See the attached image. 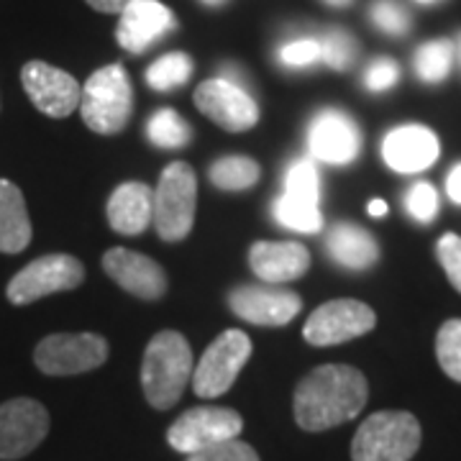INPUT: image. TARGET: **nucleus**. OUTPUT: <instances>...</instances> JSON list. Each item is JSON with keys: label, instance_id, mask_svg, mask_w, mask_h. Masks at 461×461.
<instances>
[{"label": "nucleus", "instance_id": "1", "mask_svg": "<svg viewBox=\"0 0 461 461\" xmlns=\"http://www.w3.org/2000/svg\"><path fill=\"white\" fill-rule=\"evenodd\" d=\"M369 382L357 366L323 364L297 382L293 397L295 423L308 433L336 429L364 411Z\"/></svg>", "mask_w": 461, "mask_h": 461}, {"label": "nucleus", "instance_id": "2", "mask_svg": "<svg viewBox=\"0 0 461 461\" xmlns=\"http://www.w3.org/2000/svg\"><path fill=\"white\" fill-rule=\"evenodd\" d=\"M193 348L177 330H159L144 351L141 387L154 411H169L193 382Z\"/></svg>", "mask_w": 461, "mask_h": 461}, {"label": "nucleus", "instance_id": "3", "mask_svg": "<svg viewBox=\"0 0 461 461\" xmlns=\"http://www.w3.org/2000/svg\"><path fill=\"white\" fill-rule=\"evenodd\" d=\"M80 113L85 126L100 136L121 133L133 113V87L123 65L95 69L83 85Z\"/></svg>", "mask_w": 461, "mask_h": 461}, {"label": "nucleus", "instance_id": "4", "mask_svg": "<svg viewBox=\"0 0 461 461\" xmlns=\"http://www.w3.org/2000/svg\"><path fill=\"white\" fill-rule=\"evenodd\" d=\"M423 441L418 418L408 411H379L354 433L351 461H411Z\"/></svg>", "mask_w": 461, "mask_h": 461}, {"label": "nucleus", "instance_id": "5", "mask_svg": "<svg viewBox=\"0 0 461 461\" xmlns=\"http://www.w3.org/2000/svg\"><path fill=\"white\" fill-rule=\"evenodd\" d=\"M198 211V177L187 162H172L162 169L154 193V226L167 244H180L190 236Z\"/></svg>", "mask_w": 461, "mask_h": 461}, {"label": "nucleus", "instance_id": "6", "mask_svg": "<svg viewBox=\"0 0 461 461\" xmlns=\"http://www.w3.org/2000/svg\"><path fill=\"white\" fill-rule=\"evenodd\" d=\"M85 282V267L72 254H47L29 262L11 277L5 297L14 305H32L54 293L77 290Z\"/></svg>", "mask_w": 461, "mask_h": 461}, {"label": "nucleus", "instance_id": "7", "mask_svg": "<svg viewBox=\"0 0 461 461\" xmlns=\"http://www.w3.org/2000/svg\"><path fill=\"white\" fill-rule=\"evenodd\" d=\"M275 218L285 229L318 233L323 229L321 213V172L313 159H295L285 175V193L275 200Z\"/></svg>", "mask_w": 461, "mask_h": 461}, {"label": "nucleus", "instance_id": "8", "mask_svg": "<svg viewBox=\"0 0 461 461\" xmlns=\"http://www.w3.org/2000/svg\"><path fill=\"white\" fill-rule=\"evenodd\" d=\"M251 357V339L244 330H223L213 344L205 348L198 366L193 372V390L203 400L226 395L239 379L244 364Z\"/></svg>", "mask_w": 461, "mask_h": 461}, {"label": "nucleus", "instance_id": "9", "mask_svg": "<svg viewBox=\"0 0 461 461\" xmlns=\"http://www.w3.org/2000/svg\"><path fill=\"white\" fill-rule=\"evenodd\" d=\"M108 359V341L98 333H51L41 339L33 362L50 377H72L103 366Z\"/></svg>", "mask_w": 461, "mask_h": 461}, {"label": "nucleus", "instance_id": "10", "mask_svg": "<svg viewBox=\"0 0 461 461\" xmlns=\"http://www.w3.org/2000/svg\"><path fill=\"white\" fill-rule=\"evenodd\" d=\"M244 418L230 408L200 405L185 411L167 430V441L180 454H198L211 446L239 438Z\"/></svg>", "mask_w": 461, "mask_h": 461}, {"label": "nucleus", "instance_id": "11", "mask_svg": "<svg viewBox=\"0 0 461 461\" xmlns=\"http://www.w3.org/2000/svg\"><path fill=\"white\" fill-rule=\"evenodd\" d=\"M375 326H377V315L366 303L341 297V300H329L318 305L305 321L303 336L308 344L326 348V346H339L351 339H359Z\"/></svg>", "mask_w": 461, "mask_h": 461}, {"label": "nucleus", "instance_id": "12", "mask_svg": "<svg viewBox=\"0 0 461 461\" xmlns=\"http://www.w3.org/2000/svg\"><path fill=\"white\" fill-rule=\"evenodd\" d=\"M50 433V411L32 397H14L0 405V459L32 454Z\"/></svg>", "mask_w": 461, "mask_h": 461}, {"label": "nucleus", "instance_id": "13", "mask_svg": "<svg viewBox=\"0 0 461 461\" xmlns=\"http://www.w3.org/2000/svg\"><path fill=\"white\" fill-rule=\"evenodd\" d=\"M308 149L315 162L339 167L351 165L362 154V129L344 111L323 108L311 121Z\"/></svg>", "mask_w": 461, "mask_h": 461}, {"label": "nucleus", "instance_id": "14", "mask_svg": "<svg viewBox=\"0 0 461 461\" xmlns=\"http://www.w3.org/2000/svg\"><path fill=\"white\" fill-rule=\"evenodd\" d=\"M195 105L215 126L230 133L249 131L259 123V105L251 93L223 77L200 83L195 90Z\"/></svg>", "mask_w": 461, "mask_h": 461}, {"label": "nucleus", "instance_id": "15", "mask_svg": "<svg viewBox=\"0 0 461 461\" xmlns=\"http://www.w3.org/2000/svg\"><path fill=\"white\" fill-rule=\"evenodd\" d=\"M21 85L33 105L50 118H67L80 108L83 85L69 72L51 67L41 59H32L21 69Z\"/></svg>", "mask_w": 461, "mask_h": 461}, {"label": "nucleus", "instance_id": "16", "mask_svg": "<svg viewBox=\"0 0 461 461\" xmlns=\"http://www.w3.org/2000/svg\"><path fill=\"white\" fill-rule=\"evenodd\" d=\"M230 313L254 326H287L300 311L303 297L290 290L277 287H257V285H241L229 293Z\"/></svg>", "mask_w": 461, "mask_h": 461}, {"label": "nucleus", "instance_id": "17", "mask_svg": "<svg viewBox=\"0 0 461 461\" xmlns=\"http://www.w3.org/2000/svg\"><path fill=\"white\" fill-rule=\"evenodd\" d=\"M103 269L111 280L139 300H162L167 293V275L162 264L147 254L115 247L103 254Z\"/></svg>", "mask_w": 461, "mask_h": 461}, {"label": "nucleus", "instance_id": "18", "mask_svg": "<svg viewBox=\"0 0 461 461\" xmlns=\"http://www.w3.org/2000/svg\"><path fill=\"white\" fill-rule=\"evenodd\" d=\"M177 29V18L159 0H131L118 18L115 39L131 54H144Z\"/></svg>", "mask_w": 461, "mask_h": 461}, {"label": "nucleus", "instance_id": "19", "mask_svg": "<svg viewBox=\"0 0 461 461\" xmlns=\"http://www.w3.org/2000/svg\"><path fill=\"white\" fill-rule=\"evenodd\" d=\"M438 151L441 147L436 133L418 123L397 126L382 141V157L387 167L402 175H415L433 167V162L438 159Z\"/></svg>", "mask_w": 461, "mask_h": 461}, {"label": "nucleus", "instance_id": "20", "mask_svg": "<svg viewBox=\"0 0 461 461\" xmlns=\"http://www.w3.org/2000/svg\"><path fill=\"white\" fill-rule=\"evenodd\" d=\"M249 267L262 282L285 285L311 269V251L297 241H257L249 251Z\"/></svg>", "mask_w": 461, "mask_h": 461}, {"label": "nucleus", "instance_id": "21", "mask_svg": "<svg viewBox=\"0 0 461 461\" xmlns=\"http://www.w3.org/2000/svg\"><path fill=\"white\" fill-rule=\"evenodd\" d=\"M154 215V190L147 182H121L108 198V223L115 233L136 236Z\"/></svg>", "mask_w": 461, "mask_h": 461}, {"label": "nucleus", "instance_id": "22", "mask_svg": "<svg viewBox=\"0 0 461 461\" xmlns=\"http://www.w3.org/2000/svg\"><path fill=\"white\" fill-rule=\"evenodd\" d=\"M330 259L346 269H369L379 262L377 239L357 223H336L326 241Z\"/></svg>", "mask_w": 461, "mask_h": 461}, {"label": "nucleus", "instance_id": "23", "mask_svg": "<svg viewBox=\"0 0 461 461\" xmlns=\"http://www.w3.org/2000/svg\"><path fill=\"white\" fill-rule=\"evenodd\" d=\"M32 218L23 193L11 180H0V251L18 254L32 244Z\"/></svg>", "mask_w": 461, "mask_h": 461}, {"label": "nucleus", "instance_id": "24", "mask_svg": "<svg viewBox=\"0 0 461 461\" xmlns=\"http://www.w3.org/2000/svg\"><path fill=\"white\" fill-rule=\"evenodd\" d=\"M211 182H213L218 190H226V193H241L254 187L259 177H262V169L259 165L251 159V157H221L215 159L211 169Z\"/></svg>", "mask_w": 461, "mask_h": 461}, {"label": "nucleus", "instance_id": "25", "mask_svg": "<svg viewBox=\"0 0 461 461\" xmlns=\"http://www.w3.org/2000/svg\"><path fill=\"white\" fill-rule=\"evenodd\" d=\"M454 44L448 39H430L415 50V75L429 85L444 83L454 67Z\"/></svg>", "mask_w": 461, "mask_h": 461}, {"label": "nucleus", "instance_id": "26", "mask_svg": "<svg viewBox=\"0 0 461 461\" xmlns=\"http://www.w3.org/2000/svg\"><path fill=\"white\" fill-rule=\"evenodd\" d=\"M147 136L154 147L182 149L193 141V129L175 108H162L149 118Z\"/></svg>", "mask_w": 461, "mask_h": 461}, {"label": "nucleus", "instance_id": "27", "mask_svg": "<svg viewBox=\"0 0 461 461\" xmlns=\"http://www.w3.org/2000/svg\"><path fill=\"white\" fill-rule=\"evenodd\" d=\"M193 59L185 51H169L165 57H159L154 65L147 69V85L157 93H169L175 87H182L193 77Z\"/></svg>", "mask_w": 461, "mask_h": 461}, {"label": "nucleus", "instance_id": "28", "mask_svg": "<svg viewBox=\"0 0 461 461\" xmlns=\"http://www.w3.org/2000/svg\"><path fill=\"white\" fill-rule=\"evenodd\" d=\"M321 41V62L336 72H346L357 65L359 59V41L354 39V33L346 29H326L323 36H318Z\"/></svg>", "mask_w": 461, "mask_h": 461}, {"label": "nucleus", "instance_id": "29", "mask_svg": "<svg viewBox=\"0 0 461 461\" xmlns=\"http://www.w3.org/2000/svg\"><path fill=\"white\" fill-rule=\"evenodd\" d=\"M436 359L446 377L461 382V318H451L436 333Z\"/></svg>", "mask_w": 461, "mask_h": 461}, {"label": "nucleus", "instance_id": "30", "mask_svg": "<svg viewBox=\"0 0 461 461\" xmlns=\"http://www.w3.org/2000/svg\"><path fill=\"white\" fill-rule=\"evenodd\" d=\"M369 21L377 32L387 33V36H405L411 32L412 18L408 8L400 0H372L369 5Z\"/></svg>", "mask_w": 461, "mask_h": 461}, {"label": "nucleus", "instance_id": "31", "mask_svg": "<svg viewBox=\"0 0 461 461\" xmlns=\"http://www.w3.org/2000/svg\"><path fill=\"white\" fill-rule=\"evenodd\" d=\"M277 62L287 69H305L321 62V41L318 36H297L285 41L277 50Z\"/></svg>", "mask_w": 461, "mask_h": 461}, {"label": "nucleus", "instance_id": "32", "mask_svg": "<svg viewBox=\"0 0 461 461\" xmlns=\"http://www.w3.org/2000/svg\"><path fill=\"white\" fill-rule=\"evenodd\" d=\"M405 211L418 223H430L438 215V193L430 182H412L405 193Z\"/></svg>", "mask_w": 461, "mask_h": 461}, {"label": "nucleus", "instance_id": "33", "mask_svg": "<svg viewBox=\"0 0 461 461\" xmlns=\"http://www.w3.org/2000/svg\"><path fill=\"white\" fill-rule=\"evenodd\" d=\"M400 80V65L393 57H377L364 69V87L369 93H384Z\"/></svg>", "mask_w": 461, "mask_h": 461}, {"label": "nucleus", "instance_id": "34", "mask_svg": "<svg viewBox=\"0 0 461 461\" xmlns=\"http://www.w3.org/2000/svg\"><path fill=\"white\" fill-rule=\"evenodd\" d=\"M436 257L444 267L446 277L454 285V290L461 293V236L456 233H444L436 244Z\"/></svg>", "mask_w": 461, "mask_h": 461}, {"label": "nucleus", "instance_id": "35", "mask_svg": "<svg viewBox=\"0 0 461 461\" xmlns=\"http://www.w3.org/2000/svg\"><path fill=\"white\" fill-rule=\"evenodd\" d=\"M187 461H259V454L244 441L233 438V441L211 446V448L198 451V454H190Z\"/></svg>", "mask_w": 461, "mask_h": 461}, {"label": "nucleus", "instance_id": "36", "mask_svg": "<svg viewBox=\"0 0 461 461\" xmlns=\"http://www.w3.org/2000/svg\"><path fill=\"white\" fill-rule=\"evenodd\" d=\"M446 193H448V198L454 200L456 205H461V162L451 167V172L446 177Z\"/></svg>", "mask_w": 461, "mask_h": 461}, {"label": "nucleus", "instance_id": "37", "mask_svg": "<svg viewBox=\"0 0 461 461\" xmlns=\"http://www.w3.org/2000/svg\"><path fill=\"white\" fill-rule=\"evenodd\" d=\"M90 8H95L98 14H121L131 0H85Z\"/></svg>", "mask_w": 461, "mask_h": 461}, {"label": "nucleus", "instance_id": "38", "mask_svg": "<svg viewBox=\"0 0 461 461\" xmlns=\"http://www.w3.org/2000/svg\"><path fill=\"white\" fill-rule=\"evenodd\" d=\"M369 215H375V218L377 215H387V203L384 200H372L369 203Z\"/></svg>", "mask_w": 461, "mask_h": 461}, {"label": "nucleus", "instance_id": "39", "mask_svg": "<svg viewBox=\"0 0 461 461\" xmlns=\"http://www.w3.org/2000/svg\"><path fill=\"white\" fill-rule=\"evenodd\" d=\"M326 5H330V8H348L354 0H323Z\"/></svg>", "mask_w": 461, "mask_h": 461}, {"label": "nucleus", "instance_id": "40", "mask_svg": "<svg viewBox=\"0 0 461 461\" xmlns=\"http://www.w3.org/2000/svg\"><path fill=\"white\" fill-rule=\"evenodd\" d=\"M200 3H203L205 8H223L229 0H200Z\"/></svg>", "mask_w": 461, "mask_h": 461}, {"label": "nucleus", "instance_id": "41", "mask_svg": "<svg viewBox=\"0 0 461 461\" xmlns=\"http://www.w3.org/2000/svg\"><path fill=\"white\" fill-rule=\"evenodd\" d=\"M415 3H420V5H433V3H438V0H415Z\"/></svg>", "mask_w": 461, "mask_h": 461}, {"label": "nucleus", "instance_id": "42", "mask_svg": "<svg viewBox=\"0 0 461 461\" xmlns=\"http://www.w3.org/2000/svg\"><path fill=\"white\" fill-rule=\"evenodd\" d=\"M456 50H459V59H461V32H459V41H456Z\"/></svg>", "mask_w": 461, "mask_h": 461}]
</instances>
